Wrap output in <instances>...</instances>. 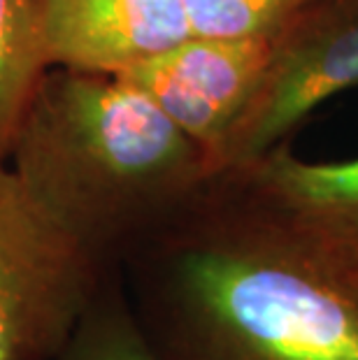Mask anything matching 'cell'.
I'll return each mask as SVG.
<instances>
[{"mask_svg":"<svg viewBox=\"0 0 358 360\" xmlns=\"http://www.w3.org/2000/svg\"><path fill=\"white\" fill-rule=\"evenodd\" d=\"M119 272L158 360H358V258L235 172L128 244Z\"/></svg>","mask_w":358,"mask_h":360,"instance_id":"cell-1","label":"cell"},{"mask_svg":"<svg viewBox=\"0 0 358 360\" xmlns=\"http://www.w3.org/2000/svg\"><path fill=\"white\" fill-rule=\"evenodd\" d=\"M117 267L0 158V360H56Z\"/></svg>","mask_w":358,"mask_h":360,"instance_id":"cell-3","label":"cell"},{"mask_svg":"<svg viewBox=\"0 0 358 360\" xmlns=\"http://www.w3.org/2000/svg\"><path fill=\"white\" fill-rule=\"evenodd\" d=\"M184 0H47L49 68L124 75L188 40Z\"/></svg>","mask_w":358,"mask_h":360,"instance_id":"cell-6","label":"cell"},{"mask_svg":"<svg viewBox=\"0 0 358 360\" xmlns=\"http://www.w3.org/2000/svg\"><path fill=\"white\" fill-rule=\"evenodd\" d=\"M272 40L191 35L124 79L149 96L205 151L215 177L217 154L258 91Z\"/></svg>","mask_w":358,"mask_h":360,"instance_id":"cell-5","label":"cell"},{"mask_svg":"<svg viewBox=\"0 0 358 360\" xmlns=\"http://www.w3.org/2000/svg\"><path fill=\"white\" fill-rule=\"evenodd\" d=\"M358 84V0H312L272 40L247 112L215 160V177L254 163L331 96Z\"/></svg>","mask_w":358,"mask_h":360,"instance_id":"cell-4","label":"cell"},{"mask_svg":"<svg viewBox=\"0 0 358 360\" xmlns=\"http://www.w3.org/2000/svg\"><path fill=\"white\" fill-rule=\"evenodd\" d=\"M56 360H158L128 304L119 267L98 290Z\"/></svg>","mask_w":358,"mask_h":360,"instance_id":"cell-9","label":"cell"},{"mask_svg":"<svg viewBox=\"0 0 358 360\" xmlns=\"http://www.w3.org/2000/svg\"><path fill=\"white\" fill-rule=\"evenodd\" d=\"M7 163L98 256L121 254L212 179L205 151L138 86L114 75L49 68Z\"/></svg>","mask_w":358,"mask_h":360,"instance_id":"cell-2","label":"cell"},{"mask_svg":"<svg viewBox=\"0 0 358 360\" xmlns=\"http://www.w3.org/2000/svg\"><path fill=\"white\" fill-rule=\"evenodd\" d=\"M47 0H0V158L37 82L49 70L44 56Z\"/></svg>","mask_w":358,"mask_h":360,"instance_id":"cell-8","label":"cell"},{"mask_svg":"<svg viewBox=\"0 0 358 360\" xmlns=\"http://www.w3.org/2000/svg\"><path fill=\"white\" fill-rule=\"evenodd\" d=\"M312 0H184L200 37H275Z\"/></svg>","mask_w":358,"mask_h":360,"instance_id":"cell-10","label":"cell"},{"mask_svg":"<svg viewBox=\"0 0 358 360\" xmlns=\"http://www.w3.org/2000/svg\"><path fill=\"white\" fill-rule=\"evenodd\" d=\"M235 172L314 233L358 258V156L305 160L279 144Z\"/></svg>","mask_w":358,"mask_h":360,"instance_id":"cell-7","label":"cell"}]
</instances>
